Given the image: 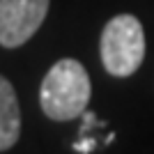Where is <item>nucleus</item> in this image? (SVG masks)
<instances>
[{"mask_svg": "<svg viewBox=\"0 0 154 154\" xmlns=\"http://www.w3.org/2000/svg\"><path fill=\"white\" fill-rule=\"evenodd\" d=\"M92 94L90 76L74 58H62L53 64L39 88V106L55 122H69L88 110Z\"/></svg>", "mask_w": 154, "mask_h": 154, "instance_id": "nucleus-1", "label": "nucleus"}, {"mask_svg": "<svg viewBox=\"0 0 154 154\" xmlns=\"http://www.w3.org/2000/svg\"><path fill=\"white\" fill-rule=\"evenodd\" d=\"M71 147L76 149V152H81V154H90L92 149L97 147V140L92 138V136H81V140H76Z\"/></svg>", "mask_w": 154, "mask_h": 154, "instance_id": "nucleus-5", "label": "nucleus"}, {"mask_svg": "<svg viewBox=\"0 0 154 154\" xmlns=\"http://www.w3.org/2000/svg\"><path fill=\"white\" fill-rule=\"evenodd\" d=\"M51 0H0V46L19 48L39 30Z\"/></svg>", "mask_w": 154, "mask_h": 154, "instance_id": "nucleus-3", "label": "nucleus"}, {"mask_svg": "<svg viewBox=\"0 0 154 154\" xmlns=\"http://www.w3.org/2000/svg\"><path fill=\"white\" fill-rule=\"evenodd\" d=\"M101 62L110 76L127 78L138 71L145 58V32L134 14H117L103 26Z\"/></svg>", "mask_w": 154, "mask_h": 154, "instance_id": "nucleus-2", "label": "nucleus"}, {"mask_svg": "<svg viewBox=\"0 0 154 154\" xmlns=\"http://www.w3.org/2000/svg\"><path fill=\"white\" fill-rule=\"evenodd\" d=\"M21 136V106L14 85L0 76V152L14 147Z\"/></svg>", "mask_w": 154, "mask_h": 154, "instance_id": "nucleus-4", "label": "nucleus"}]
</instances>
